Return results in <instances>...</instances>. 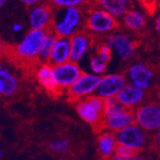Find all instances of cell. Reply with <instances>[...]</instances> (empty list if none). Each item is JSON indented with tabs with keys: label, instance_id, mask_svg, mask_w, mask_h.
I'll use <instances>...</instances> for the list:
<instances>
[{
	"label": "cell",
	"instance_id": "cell-1",
	"mask_svg": "<svg viewBox=\"0 0 160 160\" xmlns=\"http://www.w3.org/2000/svg\"><path fill=\"white\" fill-rule=\"evenodd\" d=\"M83 20H85V17L82 8L70 7L54 9L50 30L59 38H70L79 32Z\"/></svg>",
	"mask_w": 160,
	"mask_h": 160
},
{
	"label": "cell",
	"instance_id": "cell-2",
	"mask_svg": "<svg viewBox=\"0 0 160 160\" xmlns=\"http://www.w3.org/2000/svg\"><path fill=\"white\" fill-rule=\"evenodd\" d=\"M47 31L31 30L13 49V56L21 62L38 61Z\"/></svg>",
	"mask_w": 160,
	"mask_h": 160
},
{
	"label": "cell",
	"instance_id": "cell-3",
	"mask_svg": "<svg viewBox=\"0 0 160 160\" xmlns=\"http://www.w3.org/2000/svg\"><path fill=\"white\" fill-rule=\"evenodd\" d=\"M84 25L91 33L105 35L108 34L118 28L119 23L117 18L99 7L92 8L85 16Z\"/></svg>",
	"mask_w": 160,
	"mask_h": 160
},
{
	"label": "cell",
	"instance_id": "cell-4",
	"mask_svg": "<svg viewBox=\"0 0 160 160\" xmlns=\"http://www.w3.org/2000/svg\"><path fill=\"white\" fill-rule=\"evenodd\" d=\"M102 78L98 75L83 73L79 80L67 89V99L71 103H79L82 97H88L101 83Z\"/></svg>",
	"mask_w": 160,
	"mask_h": 160
},
{
	"label": "cell",
	"instance_id": "cell-5",
	"mask_svg": "<svg viewBox=\"0 0 160 160\" xmlns=\"http://www.w3.org/2000/svg\"><path fill=\"white\" fill-rule=\"evenodd\" d=\"M53 71L55 80L62 89H68L83 74L78 63L71 61L53 66Z\"/></svg>",
	"mask_w": 160,
	"mask_h": 160
},
{
	"label": "cell",
	"instance_id": "cell-6",
	"mask_svg": "<svg viewBox=\"0 0 160 160\" xmlns=\"http://www.w3.org/2000/svg\"><path fill=\"white\" fill-rule=\"evenodd\" d=\"M106 42L112 49V52L123 61L130 59L136 48L133 39L124 33H113L109 35Z\"/></svg>",
	"mask_w": 160,
	"mask_h": 160
},
{
	"label": "cell",
	"instance_id": "cell-7",
	"mask_svg": "<svg viewBox=\"0 0 160 160\" xmlns=\"http://www.w3.org/2000/svg\"><path fill=\"white\" fill-rule=\"evenodd\" d=\"M53 12L54 8L50 4L40 3L32 7L29 12L31 30H50L53 20Z\"/></svg>",
	"mask_w": 160,
	"mask_h": 160
},
{
	"label": "cell",
	"instance_id": "cell-8",
	"mask_svg": "<svg viewBox=\"0 0 160 160\" xmlns=\"http://www.w3.org/2000/svg\"><path fill=\"white\" fill-rule=\"evenodd\" d=\"M135 123L145 130L160 129V108L154 104L145 105L134 113Z\"/></svg>",
	"mask_w": 160,
	"mask_h": 160
},
{
	"label": "cell",
	"instance_id": "cell-9",
	"mask_svg": "<svg viewBox=\"0 0 160 160\" xmlns=\"http://www.w3.org/2000/svg\"><path fill=\"white\" fill-rule=\"evenodd\" d=\"M116 138L119 144H122L136 152L143 149L146 144V135L143 132V128L135 124L120 130L116 134Z\"/></svg>",
	"mask_w": 160,
	"mask_h": 160
},
{
	"label": "cell",
	"instance_id": "cell-10",
	"mask_svg": "<svg viewBox=\"0 0 160 160\" xmlns=\"http://www.w3.org/2000/svg\"><path fill=\"white\" fill-rule=\"evenodd\" d=\"M76 109L80 117L89 124L95 132H101L105 128V118L97 109H95L85 99L80 101L76 105Z\"/></svg>",
	"mask_w": 160,
	"mask_h": 160
},
{
	"label": "cell",
	"instance_id": "cell-11",
	"mask_svg": "<svg viewBox=\"0 0 160 160\" xmlns=\"http://www.w3.org/2000/svg\"><path fill=\"white\" fill-rule=\"evenodd\" d=\"M126 85L127 80L125 76L120 74L107 75L102 78L101 83L98 87V95L105 99L116 98Z\"/></svg>",
	"mask_w": 160,
	"mask_h": 160
},
{
	"label": "cell",
	"instance_id": "cell-12",
	"mask_svg": "<svg viewBox=\"0 0 160 160\" xmlns=\"http://www.w3.org/2000/svg\"><path fill=\"white\" fill-rule=\"evenodd\" d=\"M36 76L40 85L51 96H59L63 91V89H62L61 87L58 85L55 80L53 66L51 64L49 63L40 64L38 67Z\"/></svg>",
	"mask_w": 160,
	"mask_h": 160
},
{
	"label": "cell",
	"instance_id": "cell-13",
	"mask_svg": "<svg viewBox=\"0 0 160 160\" xmlns=\"http://www.w3.org/2000/svg\"><path fill=\"white\" fill-rule=\"evenodd\" d=\"M128 76L132 84L142 90H146L152 82V71L142 63H134L128 70Z\"/></svg>",
	"mask_w": 160,
	"mask_h": 160
},
{
	"label": "cell",
	"instance_id": "cell-14",
	"mask_svg": "<svg viewBox=\"0 0 160 160\" xmlns=\"http://www.w3.org/2000/svg\"><path fill=\"white\" fill-rule=\"evenodd\" d=\"M71 62L78 63L91 45V36L86 32L79 31L70 38Z\"/></svg>",
	"mask_w": 160,
	"mask_h": 160
},
{
	"label": "cell",
	"instance_id": "cell-15",
	"mask_svg": "<svg viewBox=\"0 0 160 160\" xmlns=\"http://www.w3.org/2000/svg\"><path fill=\"white\" fill-rule=\"evenodd\" d=\"M135 122V116L129 108H126L120 113L114 114L105 118V128L110 132H119L120 130L133 125Z\"/></svg>",
	"mask_w": 160,
	"mask_h": 160
},
{
	"label": "cell",
	"instance_id": "cell-16",
	"mask_svg": "<svg viewBox=\"0 0 160 160\" xmlns=\"http://www.w3.org/2000/svg\"><path fill=\"white\" fill-rule=\"evenodd\" d=\"M71 61V42L68 38L58 37L54 45L49 64L52 66L65 63Z\"/></svg>",
	"mask_w": 160,
	"mask_h": 160
},
{
	"label": "cell",
	"instance_id": "cell-17",
	"mask_svg": "<svg viewBox=\"0 0 160 160\" xmlns=\"http://www.w3.org/2000/svg\"><path fill=\"white\" fill-rule=\"evenodd\" d=\"M144 98V90L138 88L133 84H127L122 91L116 96L117 102L124 108H130L137 105Z\"/></svg>",
	"mask_w": 160,
	"mask_h": 160
},
{
	"label": "cell",
	"instance_id": "cell-18",
	"mask_svg": "<svg viewBox=\"0 0 160 160\" xmlns=\"http://www.w3.org/2000/svg\"><path fill=\"white\" fill-rule=\"evenodd\" d=\"M97 144L99 154L103 159L108 160L112 157L113 153H115V149L118 142L116 135H114L111 132H107L101 133L98 136Z\"/></svg>",
	"mask_w": 160,
	"mask_h": 160
},
{
	"label": "cell",
	"instance_id": "cell-19",
	"mask_svg": "<svg viewBox=\"0 0 160 160\" xmlns=\"http://www.w3.org/2000/svg\"><path fill=\"white\" fill-rule=\"evenodd\" d=\"M123 25L129 31L137 32L146 26L147 18L142 11L138 9H129L122 18Z\"/></svg>",
	"mask_w": 160,
	"mask_h": 160
},
{
	"label": "cell",
	"instance_id": "cell-20",
	"mask_svg": "<svg viewBox=\"0 0 160 160\" xmlns=\"http://www.w3.org/2000/svg\"><path fill=\"white\" fill-rule=\"evenodd\" d=\"M99 8L105 10L115 18H123L129 8L125 4L124 0H96Z\"/></svg>",
	"mask_w": 160,
	"mask_h": 160
},
{
	"label": "cell",
	"instance_id": "cell-21",
	"mask_svg": "<svg viewBox=\"0 0 160 160\" xmlns=\"http://www.w3.org/2000/svg\"><path fill=\"white\" fill-rule=\"evenodd\" d=\"M18 89V81L5 67L0 68V93L4 97H10Z\"/></svg>",
	"mask_w": 160,
	"mask_h": 160
},
{
	"label": "cell",
	"instance_id": "cell-22",
	"mask_svg": "<svg viewBox=\"0 0 160 160\" xmlns=\"http://www.w3.org/2000/svg\"><path fill=\"white\" fill-rule=\"evenodd\" d=\"M57 38H58V36L52 30L47 31L44 42H43L42 47H41L39 55H38V62L40 64L49 63L51 54H52V51H53Z\"/></svg>",
	"mask_w": 160,
	"mask_h": 160
},
{
	"label": "cell",
	"instance_id": "cell-23",
	"mask_svg": "<svg viewBox=\"0 0 160 160\" xmlns=\"http://www.w3.org/2000/svg\"><path fill=\"white\" fill-rule=\"evenodd\" d=\"M48 3L54 9H62L70 7H79L82 8L89 4L92 0H47Z\"/></svg>",
	"mask_w": 160,
	"mask_h": 160
},
{
	"label": "cell",
	"instance_id": "cell-24",
	"mask_svg": "<svg viewBox=\"0 0 160 160\" xmlns=\"http://www.w3.org/2000/svg\"><path fill=\"white\" fill-rule=\"evenodd\" d=\"M85 100L88 102V103L95 109H97L102 115H103V116L105 115V111H106V108H107V101H106L105 98L101 97L99 95H92V96L86 97Z\"/></svg>",
	"mask_w": 160,
	"mask_h": 160
},
{
	"label": "cell",
	"instance_id": "cell-25",
	"mask_svg": "<svg viewBox=\"0 0 160 160\" xmlns=\"http://www.w3.org/2000/svg\"><path fill=\"white\" fill-rule=\"evenodd\" d=\"M108 63H107L104 61H102L96 54L91 56V58H90V67H91L92 71L95 73V75L99 76L101 74H103L108 67Z\"/></svg>",
	"mask_w": 160,
	"mask_h": 160
},
{
	"label": "cell",
	"instance_id": "cell-26",
	"mask_svg": "<svg viewBox=\"0 0 160 160\" xmlns=\"http://www.w3.org/2000/svg\"><path fill=\"white\" fill-rule=\"evenodd\" d=\"M112 49L108 45V43H102L97 47V53L96 55L100 58L102 61L106 62L107 63H108L112 58Z\"/></svg>",
	"mask_w": 160,
	"mask_h": 160
},
{
	"label": "cell",
	"instance_id": "cell-27",
	"mask_svg": "<svg viewBox=\"0 0 160 160\" xmlns=\"http://www.w3.org/2000/svg\"><path fill=\"white\" fill-rule=\"evenodd\" d=\"M49 147L55 152H64L68 150L69 141L66 139H57L50 143Z\"/></svg>",
	"mask_w": 160,
	"mask_h": 160
},
{
	"label": "cell",
	"instance_id": "cell-28",
	"mask_svg": "<svg viewBox=\"0 0 160 160\" xmlns=\"http://www.w3.org/2000/svg\"><path fill=\"white\" fill-rule=\"evenodd\" d=\"M138 152L130 149L127 146H124L122 144H117V146H116V149H115V154L116 155H119V156H122V157H130V156H134L137 154Z\"/></svg>",
	"mask_w": 160,
	"mask_h": 160
},
{
	"label": "cell",
	"instance_id": "cell-29",
	"mask_svg": "<svg viewBox=\"0 0 160 160\" xmlns=\"http://www.w3.org/2000/svg\"><path fill=\"white\" fill-rule=\"evenodd\" d=\"M109 160H143L141 156L139 155H134V156H130V157H122L119 155H113Z\"/></svg>",
	"mask_w": 160,
	"mask_h": 160
},
{
	"label": "cell",
	"instance_id": "cell-30",
	"mask_svg": "<svg viewBox=\"0 0 160 160\" xmlns=\"http://www.w3.org/2000/svg\"><path fill=\"white\" fill-rule=\"evenodd\" d=\"M18 2L26 5V6H29V7H34L36 5H38L41 3L42 0H18Z\"/></svg>",
	"mask_w": 160,
	"mask_h": 160
},
{
	"label": "cell",
	"instance_id": "cell-31",
	"mask_svg": "<svg viewBox=\"0 0 160 160\" xmlns=\"http://www.w3.org/2000/svg\"><path fill=\"white\" fill-rule=\"evenodd\" d=\"M138 1H140L144 6H146V8H154L156 6V3L158 0H138Z\"/></svg>",
	"mask_w": 160,
	"mask_h": 160
},
{
	"label": "cell",
	"instance_id": "cell-32",
	"mask_svg": "<svg viewBox=\"0 0 160 160\" xmlns=\"http://www.w3.org/2000/svg\"><path fill=\"white\" fill-rule=\"evenodd\" d=\"M154 27L156 32L160 35V12L157 13V16L155 18V21H154Z\"/></svg>",
	"mask_w": 160,
	"mask_h": 160
},
{
	"label": "cell",
	"instance_id": "cell-33",
	"mask_svg": "<svg viewBox=\"0 0 160 160\" xmlns=\"http://www.w3.org/2000/svg\"><path fill=\"white\" fill-rule=\"evenodd\" d=\"M22 28L23 27H22V25L20 23H13L12 25V31L13 33H19V32H21Z\"/></svg>",
	"mask_w": 160,
	"mask_h": 160
},
{
	"label": "cell",
	"instance_id": "cell-34",
	"mask_svg": "<svg viewBox=\"0 0 160 160\" xmlns=\"http://www.w3.org/2000/svg\"><path fill=\"white\" fill-rule=\"evenodd\" d=\"M154 141H155L156 146L160 149V129L158 130V132L154 136Z\"/></svg>",
	"mask_w": 160,
	"mask_h": 160
},
{
	"label": "cell",
	"instance_id": "cell-35",
	"mask_svg": "<svg viewBox=\"0 0 160 160\" xmlns=\"http://www.w3.org/2000/svg\"><path fill=\"white\" fill-rule=\"evenodd\" d=\"M8 1H9V0H0V6H1V8L4 7V5H5Z\"/></svg>",
	"mask_w": 160,
	"mask_h": 160
}]
</instances>
